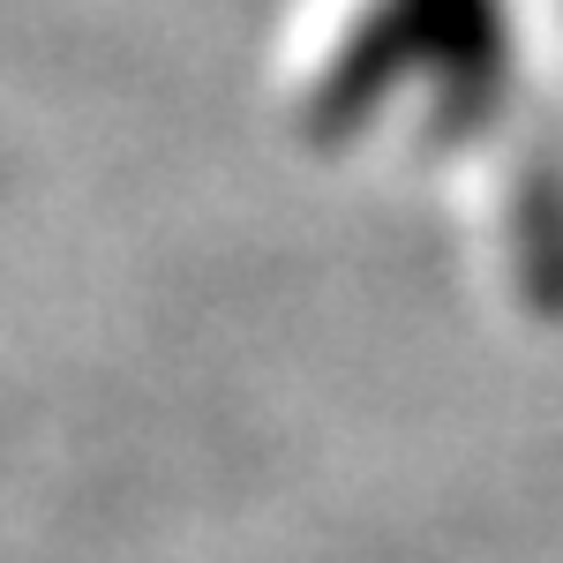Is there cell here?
<instances>
[{"instance_id":"obj_1","label":"cell","mask_w":563,"mask_h":563,"mask_svg":"<svg viewBox=\"0 0 563 563\" xmlns=\"http://www.w3.org/2000/svg\"><path fill=\"white\" fill-rule=\"evenodd\" d=\"M413 68H435L466 90H496L504 84V0H376L339 45V68L316 98V113L339 129L368 98L406 84Z\"/></svg>"}]
</instances>
